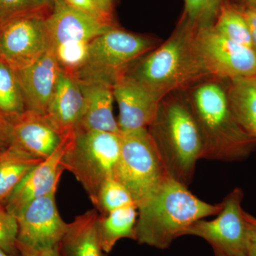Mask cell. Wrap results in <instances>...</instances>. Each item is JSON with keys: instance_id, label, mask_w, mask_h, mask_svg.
Returning <instances> with one entry per match:
<instances>
[{"instance_id": "1", "label": "cell", "mask_w": 256, "mask_h": 256, "mask_svg": "<svg viewBox=\"0 0 256 256\" xmlns=\"http://www.w3.org/2000/svg\"><path fill=\"white\" fill-rule=\"evenodd\" d=\"M183 92L201 134L202 159L237 161L256 148V138L242 127L232 112L227 80L207 78Z\"/></svg>"}, {"instance_id": "2", "label": "cell", "mask_w": 256, "mask_h": 256, "mask_svg": "<svg viewBox=\"0 0 256 256\" xmlns=\"http://www.w3.org/2000/svg\"><path fill=\"white\" fill-rule=\"evenodd\" d=\"M196 30L180 18L171 36L133 64L126 74L140 82L160 100L212 78L197 48Z\"/></svg>"}, {"instance_id": "3", "label": "cell", "mask_w": 256, "mask_h": 256, "mask_svg": "<svg viewBox=\"0 0 256 256\" xmlns=\"http://www.w3.org/2000/svg\"><path fill=\"white\" fill-rule=\"evenodd\" d=\"M138 210L136 242L164 250L192 224L218 214L222 204L202 201L188 186L168 176Z\"/></svg>"}, {"instance_id": "4", "label": "cell", "mask_w": 256, "mask_h": 256, "mask_svg": "<svg viewBox=\"0 0 256 256\" xmlns=\"http://www.w3.org/2000/svg\"><path fill=\"white\" fill-rule=\"evenodd\" d=\"M166 173L188 186L203 146L196 121L183 90L160 100L156 116L148 127Z\"/></svg>"}, {"instance_id": "5", "label": "cell", "mask_w": 256, "mask_h": 256, "mask_svg": "<svg viewBox=\"0 0 256 256\" xmlns=\"http://www.w3.org/2000/svg\"><path fill=\"white\" fill-rule=\"evenodd\" d=\"M46 24L60 68L72 74L85 66L90 42L116 26L74 9L64 0H55Z\"/></svg>"}, {"instance_id": "6", "label": "cell", "mask_w": 256, "mask_h": 256, "mask_svg": "<svg viewBox=\"0 0 256 256\" xmlns=\"http://www.w3.org/2000/svg\"><path fill=\"white\" fill-rule=\"evenodd\" d=\"M120 149L121 133L75 131L62 164L82 184L92 204L102 184L114 176Z\"/></svg>"}, {"instance_id": "7", "label": "cell", "mask_w": 256, "mask_h": 256, "mask_svg": "<svg viewBox=\"0 0 256 256\" xmlns=\"http://www.w3.org/2000/svg\"><path fill=\"white\" fill-rule=\"evenodd\" d=\"M168 176L148 128L121 132L120 153L114 178L127 188L137 208Z\"/></svg>"}, {"instance_id": "8", "label": "cell", "mask_w": 256, "mask_h": 256, "mask_svg": "<svg viewBox=\"0 0 256 256\" xmlns=\"http://www.w3.org/2000/svg\"><path fill=\"white\" fill-rule=\"evenodd\" d=\"M161 43L154 37L112 26L90 42L86 64L78 72L102 76L114 82L117 76L126 73Z\"/></svg>"}, {"instance_id": "9", "label": "cell", "mask_w": 256, "mask_h": 256, "mask_svg": "<svg viewBox=\"0 0 256 256\" xmlns=\"http://www.w3.org/2000/svg\"><path fill=\"white\" fill-rule=\"evenodd\" d=\"M244 192L236 188L224 198L216 218L203 220L184 230L183 236H194L206 240L214 254L227 256H246L247 225L242 203Z\"/></svg>"}, {"instance_id": "10", "label": "cell", "mask_w": 256, "mask_h": 256, "mask_svg": "<svg viewBox=\"0 0 256 256\" xmlns=\"http://www.w3.org/2000/svg\"><path fill=\"white\" fill-rule=\"evenodd\" d=\"M195 41L212 78L230 80L256 77V54L216 31L213 25L196 28Z\"/></svg>"}, {"instance_id": "11", "label": "cell", "mask_w": 256, "mask_h": 256, "mask_svg": "<svg viewBox=\"0 0 256 256\" xmlns=\"http://www.w3.org/2000/svg\"><path fill=\"white\" fill-rule=\"evenodd\" d=\"M47 16L43 13H32L2 25L0 58L14 70L34 63L50 48Z\"/></svg>"}, {"instance_id": "12", "label": "cell", "mask_w": 256, "mask_h": 256, "mask_svg": "<svg viewBox=\"0 0 256 256\" xmlns=\"http://www.w3.org/2000/svg\"><path fill=\"white\" fill-rule=\"evenodd\" d=\"M56 193L35 198L16 216L18 242L36 249L58 246L68 224L60 217Z\"/></svg>"}, {"instance_id": "13", "label": "cell", "mask_w": 256, "mask_h": 256, "mask_svg": "<svg viewBox=\"0 0 256 256\" xmlns=\"http://www.w3.org/2000/svg\"><path fill=\"white\" fill-rule=\"evenodd\" d=\"M75 132L66 134L50 156L32 168L14 188L5 204L6 210L16 217L30 202L38 197L56 192L64 170L62 161L73 140Z\"/></svg>"}, {"instance_id": "14", "label": "cell", "mask_w": 256, "mask_h": 256, "mask_svg": "<svg viewBox=\"0 0 256 256\" xmlns=\"http://www.w3.org/2000/svg\"><path fill=\"white\" fill-rule=\"evenodd\" d=\"M74 75L82 94V116L77 129L121 133L112 110L114 80L82 72Z\"/></svg>"}, {"instance_id": "15", "label": "cell", "mask_w": 256, "mask_h": 256, "mask_svg": "<svg viewBox=\"0 0 256 256\" xmlns=\"http://www.w3.org/2000/svg\"><path fill=\"white\" fill-rule=\"evenodd\" d=\"M114 95L118 106L120 132L148 128L156 116L160 99L126 73L114 78Z\"/></svg>"}, {"instance_id": "16", "label": "cell", "mask_w": 256, "mask_h": 256, "mask_svg": "<svg viewBox=\"0 0 256 256\" xmlns=\"http://www.w3.org/2000/svg\"><path fill=\"white\" fill-rule=\"evenodd\" d=\"M9 121L12 144L38 159L50 156L66 136L54 127L46 114L34 111L26 110Z\"/></svg>"}, {"instance_id": "17", "label": "cell", "mask_w": 256, "mask_h": 256, "mask_svg": "<svg viewBox=\"0 0 256 256\" xmlns=\"http://www.w3.org/2000/svg\"><path fill=\"white\" fill-rule=\"evenodd\" d=\"M60 69L50 48L34 63L15 70L22 90L26 110L46 114Z\"/></svg>"}, {"instance_id": "18", "label": "cell", "mask_w": 256, "mask_h": 256, "mask_svg": "<svg viewBox=\"0 0 256 256\" xmlns=\"http://www.w3.org/2000/svg\"><path fill=\"white\" fill-rule=\"evenodd\" d=\"M82 108V94L75 76L60 69L46 117L65 136L78 128Z\"/></svg>"}, {"instance_id": "19", "label": "cell", "mask_w": 256, "mask_h": 256, "mask_svg": "<svg viewBox=\"0 0 256 256\" xmlns=\"http://www.w3.org/2000/svg\"><path fill=\"white\" fill-rule=\"evenodd\" d=\"M98 218L97 210H89L68 224L58 244L60 256H106L98 234Z\"/></svg>"}, {"instance_id": "20", "label": "cell", "mask_w": 256, "mask_h": 256, "mask_svg": "<svg viewBox=\"0 0 256 256\" xmlns=\"http://www.w3.org/2000/svg\"><path fill=\"white\" fill-rule=\"evenodd\" d=\"M43 160L31 156L14 144L0 150V204L5 205L28 172Z\"/></svg>"}, {"instance_id": "21", "label": "cell", "mask_w": 256, "mask_h": 256, "mask_svg": "<svg viewBox=\"0 0 256 256\" xmlns=\"http://www.w3.org/2000/svg\"><path fill=\"white\" fill-rule=\"evenodd\" d=\"M137 210V206L132 204L118 208L107 214L98 215V234L101 247L106 254L110 252L120 239L136 240Z\"/></svg>"}, {"instance_id": "22", "label": "cell", "mask_w": 256, "mask_h": 256, "mask_svg": "<svg viewBox=\"0 0 256 256\" xmlns=\"http://www.w3.org/2000/svg\"><path fill=\"white\" fill-rule=\"evenodd\" d=\"M227 95L238 124L256 138V86L249 79L227 80Z\"/></svg>"}, {"instance_id": "23", "label": "cell", "mask_w": 256, "mask_h": 256, "mask_svg": "<svg viewBox=\"0 0 256 256\" xmlns=\"http://www.w3.org/2000/svg\"><path fill=\"white\" fill-rule=\"evenodd\" d=\"M213 26L226 38L252 50L246 21L240 8L230 0L224 1Z\"/></svg>"}, {"instance_id": "24", "label": "cell", "mask_w": 256, "mask_h": 256, "mask_svg": "<svg viewBox=\"0 0 256 256\" xmlns=\"http://www.w3.org/2000/svg\"><path fill=\"white\" fill-rule=\"evenodd\" d=\"M25 110L23 92L16 72L0 58V114L10 120Z\"/></svg>"}, {"instance_id": "25", "label": "cell", "mask_w": 256, "mask_h": 256, "mask_svg": "<svg viewBox=\"0 0 256 256\" xmlns=\"http://www.w3.org/2000/svg\"><path fill=\"white\" fill-rule=\"evenodd\" d=\"M136 205L130 194L114 176L108 178L102 184L98 193L94 206L100 212V215H105L112 210L122 207Z\"/></svg>"}, {"instance_id": "26", "label": "cell", "mask_w": 256, "mask_h": 256, "mask_svg": "<svg viewBox=\"0 0 256 256\" xmlns=\"http://www.w3.org/2000/svg\"><path fill=\"white\" fill-rule=\"evenodd\" d=\"M18 224L16 217L0 204V248L13 256H18L16 248Z\"/></svg>"}, {"instance_id": "27", "label": "cell", "mask_w": 256, "mask_h": 256, "mask_svg": "<svg viewBox=\"0 0 256 256\" xmlns=\"http://www.w3.org/2000/svg\"><path fill=\"white\" fill-rule=\"evenodd\" d=\"M40 12L46 13L38 9L32 0H0V24L22 15Z\"/></svg>"}, {"instance_id": "28", "label": "cell", "mask_w": 256, "mask_h": 256, "mask_svg": "<svg viewBox=\"0 0 256 256\" xmlns=\"http://www.w3.org/2000/svg\"><path fill=\"white\" fill-rule=\"evenodd\" d=\"M65 2L74 9L94 16L105 22L116 24L114 16L106 14L99 8L96 0H64Z\"/></svg>"}, {"instance_id": "29", "label": "cell", "mask_w": 256, "mask_h": 256, "mask_svg": "<svg viewBox=\"0 0 256 256\" xmlns=\"http://www.w3.org/2000/svg\"><path fill=\"white\" fill-rule=\"evenodd\" d=\"M247 225L246 256H256V218L244 212Z\"/></svg>"}, {"instance_id": "30", "label": "cell", "mask_w": 256, "mask_h": 256, "mask_svg": "<svg viewBox=\"0 0 256 256\" xmlns=\"http://www.w3.org/2000/svg\"><path fill=\"white\" fill-rule=\"evenodd\" d=\"M16 248L20 256H60L58 246L50 248L36 249L18 242Z\"/></svg>"}, {"instance_id": "31", "label": "cell", "mask_w": 256, "mask_h": 256, "mask_svg": "<svg viewBox=\"0 0 256 256\" xmlns=\"http://www.w3.org/2000/svg\"><path fill=\"white\" fill-rule=\"evenodd\" d=\"M11 127L9 120L0 114V150L12 144Z\"/></svg>"}, {"instance_id": "32", "label": "cell", "mask_w": 256, "mask_h": 256, "mask_svg": "<svg viewBox=\"0 0 256 256\" xmlns=\"http://www.w3.org/2000/svg\"><path fill=\"white\" fill-rule=\"evenodd\" d=\"M239 8L246 21L249 31H250V38H252V50L256 54V11Z\"/></svg>"}, {"instance_id": "33", "label": "cell", "mask_w": 256, "mask_h": 256, "mask_svg": "<svg viewBox=\"0 0 256 256\" xmlns=\"http://www.w3.org/2000/svg\"><path fill=\"white\" fill-rule=\"evenodd\" d=\"M32 1L36 5L38 9L44 12L47 14H50L53 9L55 0H32Z\"/></svg>"}, {"instance_id": "34", "label": "cell", "mask_w": 256, "mask_h": 256, "mask_svg": "<svg viewBox=\"0 0 256 256\" xmlns=\"http://www.w3.org/2000/svg\"><path fill=\"white\" fill-rule=\"evenodd\" d=\"M96 2L104 12L114 16V0H96Z\"/></svg>"}, {"instance_id": "35", "label": "cell", "mask_w": 256, "mask_h": 256, "mask_svg": "<svg viewBox=\"0 0 256 256\" xmlns=\"http://www.w3.org/2000/svg\"><path fill=\"white\" fill-rule=\"evenodd\" d=\"M232 2L242 9L256 11V0H236V2Z\"/></svg>"}, {"instance_id": "36", "label": "cell", "mask_w": 256, "mask_h": 256, "mask_svg": "<svg viewBox=\"0 0 256 256\" xmlns=\"http://www.w3.org/2000/svg\"><path fill=\"white\" fill-rule=\"evenodd\" d=\"M0 256H13L10 255V254H8V252H5L4 250H3L2 249L0 248Z\"/></svg>"}, {"instance_id": "37", "label": "cell", "mask_w": 256, "mask_h": 256, "mask_svg": "<svg viewBox=\"0 0 256 256\" xmlns=\"http://www.w3.org/2000/svg\"><path fill=\"white\" fill-rule=\"evenodd\" d=\"M249 80H252V82L256 86V77H255V78H249Z\"/></svg>"}, {"instance_id": "38", "label": "cell", "mask_w": 256, "mask_h": 256, "mask_svg": "<svg viewBox=\"0 0 256 256\" xmlns=\"http://www.w3.org/2000/svg\"><path fill=\"white\" fill-rule=\"evenodd\" d=\"M215 256H227L222 255V254H215Z\"/></svg>"}, {"instance_id": "39", "label": "cell", "mask_w": 256, "mask_h": 256, "mask_svg": "<svg viewBox=\"0 0 256 256\" xmlns=\"http://www.w3.org/2000/svg\"><path fill=\"white\" fill-rule=\"evenodd\" d=\"M1 30H2V26H1V24H0V36H1Z\"/></svg>"}]
</instances>
